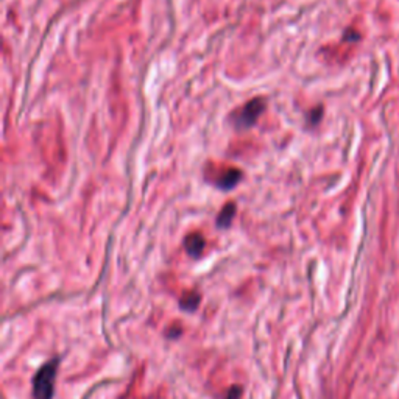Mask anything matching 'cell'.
I'll return each mask as SVG.
<instances>
[{
  "label": "cell",
  "mask_w": 399,
  "mask_h": 399,
  "mask_svg": "<svg viewBox=\"0 0 399 399\" xmlns=\"http://www.w3.org/2000/svg\"><path fill=\"white\" fill-rule=\"evenodd\" d=\"M56 368H58V362L52 360L47 362L46 365H42L39 368V372L36 373L33 381L34 399H52Z\"/></svg>",
  "instance_id": "6da1fadb"
},
{
  "label": "cell",
  "mask_w": 399,
  "mask_h": 399,
  "mask_svg": "<svg viewBox=\"0 0 399 399\" xmlns=\"http://www.w3.org/2000/svg\"><path fill=\"white\" fill-rule=\"evenodd\" d=\"M264 100L262 99H255L246 103L241 111L236 113L233 115V123L234 127L239 129H245V128H250L255 125L258 122V118L264 111Z\"/></svg>",
  "instance_id": "7a4b0ae2"
},
{
  "label": "cell",
  "mask_w": 399,
  "mask_h": 399,
  "mask_svg": "<svg viewBox=\"0 0 399 399\" xmlns=\"http://www.w3.org/2000/svg\"><path fill=\"white\" fill-rule=\"evenodd\" d=\"M242 178V172L239 169H234V167H228L227 170L220 172L217 178L213 181V183L219 187L223 189V191H228V189H233L239 181Z\"/></svg>",
  "instance_id": "3957f363"
},
{
  "label": "cell",
  "mask_w": 399,
  "mask_h": 399,
  "mask_svg": "<svg viewBox=\"0 0 399 399\" xmlns=\"http://www.w3.org/2000/svg\"><path fill=\"white\" fill-rule=\"evenodd\" d=\"M205 245H206L205 237H203L200 233L189 234L184 241V248L191 258H200L203 250H205Z\"/></svg>",
  "instance_id": "277c9868"
},
{
  "label": "cell",
  "mask_w": 399,
  "mask_h": 399,
  "mask_svg": "<svg viewBox=\"0 0 399 399\" xmlns=\"http://www.w3.org/2000/svg\"><path fill=\"white\" fill-rule=\"evenodd\" d=\"M236 215V206L234 203H228L227 206L222 209V213L219 214V219H217V224H219L220 228H228L231 222H233Z\"/></svg>",
  "instance_id": "5b68a950"
},
{
  "label": "cell",
  "mask_w": 399,
  "mask_h": 399,
  "mask_svg": "<svg viewBox=\"0 0 399 399\" xmlns=\"http://www.w3.org/2000/svg\"><path fill=\"white\" fill-rule=\"evenodd\" d=\"M179 304H181V308L186 309V310H195L200 304V296H198V293H195V292H189V293L183 295V298H181Z\"/></svg>",
  "instance_id": "8992f818"
},
{
  "label": "cell",
  "mask_w": 399,
  "mask_h": 399,
  "mask_svg": "<svg viewBox=\"0 0 399 399\" xmlns=\"http://www.w3.org/2000/svg\"><path fill=\"white\" fill-rule=\"evenodd\" d=\"M242 395V388L241 387H233L227 395V399H239Z\"/></svg>",
  "instance_id": "52a82bcc"
},
{
  "label": "cell",
  "mask_w": 399,
  "mask_h": 399,
  "mask_svg": "<svg viewBox=\"0 0 399 399\" xmlns=\"http://www.w3.org/2000/svg\"><path fill=\"white\" fill-rule=\"evenodd\" d=\"M179 334H181V328H177V329L172 328L169 332H167V336H169L170 338H173L175 336H179Z\"/></svg>",
  "instance_id": "ba28073f"
}]
</instances>
